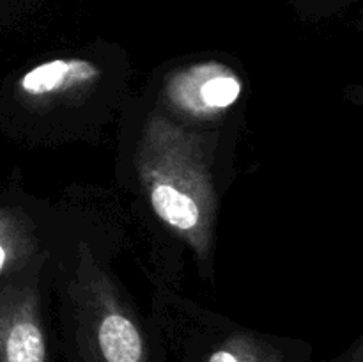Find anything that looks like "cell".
Masks as SVG:
<instances>
[{
  "mask_svg": "<svg viewBox=\"0 0 363 362\" xmlns=\"http://www.w3.org/2000/svg\"><path fill=\"white\" fill-rule=\"evenodd\" d=\"M116 185L128 248L138 238L152 286L183 290L186 258L202 283L215 280L216 229L236 177L238 131H194L133 92L119 119Z\"/></svg>",
  "mask_w": 363,
  "mask_h": 362,
  "instance_id": "1",
  "label": "cell"
},
{
  "mask_svg": "<svg viewBox=\"0 0 363 362\" xmlns=\"http://www.w3.org/2000/svg\"><path fill=\"white\" fill-rule=\"evenodd\" d=\"M131 78V60L112 45L27 60L0 77V135L25 148L98 142L119 123Z\"/></svg>",
  "mask_w": 363,
  "mask_h": 362,
  "instance_id": "2",
  "label": "cell"
},
{
  "mask_svg": "<svg viewBox=\"0 0 363 362\" xmlns=\"http://www.w3.org/2000/svg\"><path fill=\"white\" fill-rule=\"evenodd\" d=\"M142 91L186 130L241 133L248 84L238 60L213 55L172 60L158 67Z\"/></svg>",
  "mask_w": 363,
  "mask_h": 362,
  "instance_id": "3",
  "label": "cell"
},
{
  "mask_svg": "<svg viewBox=\"0 0 363 362\" xmlns=\"http://www.w3.org/2000/svg\"><path fill=\"white\" fill-rule=\"evenodd\" d=\"M84 220V187L50 201L16 180L0 185V283L66 247Z\"/></svg>",
  "mask_w": 363,
  "mask_h": 362,
  "instance_id": "4",
  "label": "cell"
},
{
  "mask_svg": "<svg viewBox=\"0 0 363 362\" xmlns=\"http://www.w3.org/2000/svg\"><path fill=\"white\" fill-rule=\"evenodd\" d=\"M59 252L0 283V362L52 361L48 318L53 312L52 279Z\"/></svg>",
  "mask_w": 363,
  "mask_h": 362,
  "instance_id": "5",
  "label": "cell"
}]
</instances>
